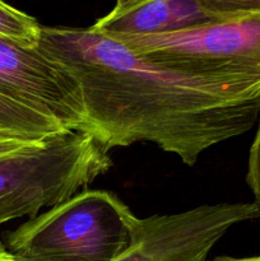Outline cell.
<instances>
[{
    "instance_id": "obj_1",
    "label": "cell",
    "mask_w": 260,
    "mask_h": 261,
    "mask_svg": "<svg viewBox=\"0 0 260 261\" xmlns=\"http://www.w3.org/2000/svg\"><path fill=\"white\" fill-rule=\"evenodd\" d=\"M37 46L78 82L88 132L109 150L149 142L191 167L260 117V98L163 68L92 25L41 24Z\"/></svg>"
},
{
    "instance_id": "obj_2",
    "label": "cell",
    "mask_w": 260,
    "mask_h": 261,
    "mask_svg": "<svg viewBox=\"0 0 260 261\" xmlns=\"http://www.w3.org/2000/svg\"><path fill=\"white\" fill-rule=\"evenodd\" d=\"M138 221L115 194L86 190L10 232L5 246L17 261H115Z\"/></svg>"
},
{
    "instance_id": "obj_3",
    "label": "cell",
    "mask_w": 260,
    "mask_h": 261,
    "mask_svg": "<svg viewBox=\"0 0 260 261\" xmlns=\"http://www.w3.org/2000/svg\"><path fill=\"white\" fill-rule=\"evenodd\" d=\"M109 36L163 68L226 84L246 101L260 98V14L222 18L168 35Z\"/></svg>"
},
{
    "instance_id": "obj_4",
    "label": "cell",
    "mask_w": 260,
    "mask_h": 261,
    "mask_svg": "<svg viewBox=\"0 0 260 261\" xmlns=\"http://www.w3.org/2000/svg\"><path fill=\"white\" fill-rule=\"evenodd\" d=\"M106 171L99 145L78 130L59 133L0 158V226L60 205Z\"/></svg>"
},
{
    "instance_id": "obj_5",
    "label": "cell",
    "mask_w": 260,
    "mask_h": 261,
    "mask_svg": "<svg viewBox=\"0 0 260 261\" xmlns=\"http://www.w3.org/2000/svg\"><path fill=\"white\" fill-rule=\"evenodd\" d=\"M259 217L255 201L205 204L139 219L132 245L115 261H206L229 228Z\"/></svg>"
},
{
    "instance_id": "obj_6",
    "label": "cell",
    "mask_w": 260,
    "mask_h": 261,
    "mask_svg": "<svg viewBox=\"0 0 260 261\" xmlns=\"http://www.w3.org/2000/svg\"><path fill=\"white\" fill-rule=\"evenodd\" d=\"M0 92L65 130L89 133L78 82L38 46L0 38Z\"/></svg>"
},
{
    "instance_id": "obj_7",
    "label": "cell",
    "mask_w": 260,
    "mask_h": 261,
    "mask_svg": "<svg viewBox=\"0 0 260 261\" xmlns=\"http://www.w3.org/2000/svg\"><path fill=\"white\" fill-rule=\"evenodd\" d=\"M222 18L209 13L199 0H150L121 14L109 13L92 27L106 35L157 36L183 32Z\"/></svg>"
},
{
    "instance_id": "obj_8",
    "label": "cell",
    "mask_w": 260,
    "mask_h": 261,
    "mask_svg": "<svg viewBox=\"0 0 260 261\" xmlns=\"http://www.w3.org/2000/svg\"><path fill=\"white\" fill-rule=\"evenodd\" d=\"M0 132L40 140L68 130L0 92Z\"/></svg>"
},
{
    "instance_id": "obj_9",
    "label": "cell",
    "mask_w": 260,
    "mask_h": 261,
    "mask_svg": "<svg viewBox=\"0 0 260 261\" xmlns=\"http://www.w3.org/2000/svg\"><path fill=\"white\" fill-rule=\"evenodd\" d=\"M41 24L31 15L0 0V38L24 46H37Z\"/></svg>"
},
{
    "instance_id": "obj_10",
    "label": "cell",
    "mask_w": 260,
    "mask_h": 261,
    "mask_svg": "<svg viewBox=\"0 0 260 261\" xmlns=\"http://www.w3.org/2000/svg\"><path fill=\"white\" fill-rule=\"evenodd\" d=\"M199 3L218 18L260 14V0H199Z\"/></svg>"
},
{
    "instance_id": "obj_11",
    "label": "cell",
    "mask_w": 260,
    "mask_h": 261,
    "mask_svg": "<svg viewBox=\"0 0 260 261\" xmlns=\"http://www.w3.org/2000/svg\"><path fill=\"white\" fill-rule=\"evenodd\" d=\"M246 181L249 188L254 193L256 203L260 205V127L255 135L254 143L250 148Z\"/></svg>"
},
{
    "instance_id": "obj_12",
    "label": "cell",
    "mask_w": 260,
    "mask_h": 261,
    "mask_svg": "<svg viewBox=\"0 0 260 261\" xmlns=\"http://www.w3.org/2000/svg\"><path fill=\"white\" fill-rule=\"evenodd\" d=\"M40 140L25 139V138L18 137V135L0 132V158L7 157V155L18 152V150L23 149V148L30 147V145L35 144V143L40 142Z\"/></svg>"
},
{
    "instance_id": "obj_13",
    "label": "cell",
    "mask_w": 260,
    "mask_h": 261,
    "mask_svg": "<svg viewBox=\"0 0 260 261\" xmlns=\"http://www.w3.org/2000/svg\"><path fill=\"white\" fill-rule=\"evenodd\" d=\"M150 2V0H116V5L114 9L110 13L112 14H121V13L129 12V10L134 9V8L139 7V5L145 4V3Z\"/></svg>"
},
{
    "instance_id": "obj_14",
    "label": "cell",
    "mask_w": 260,
    "mask_h": 261,
    "mask_svg": "<svg viewBox=\"0 0 260 261\" xmlns=\"http://www.w3.org/2000/svg\"><path fill=\"white\" fill-rule=\"evenodd\" d=\"M0 261H17L2 241H0Z\"/></svg>"
},
{
    "instance_id": "obj_15",
    "label": "cell",
    "mask_w": 260,
    "mask_h": 261,
    "mask_svg": "<svg viewBox=\"0 0 260 261\" xmlns=\"http://www.w3.org/2000/svg\"><path fill=\"white\" fill-rule=\"evenodd\" d=\"M213 261H260V256H252V257H217Z\"/></svg>"
}]
</instances>
